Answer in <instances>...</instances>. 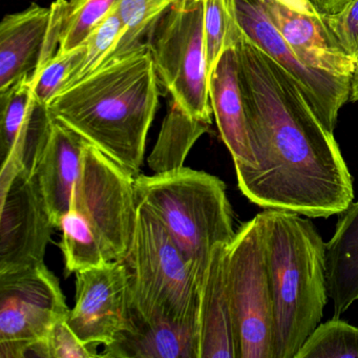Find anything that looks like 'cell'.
Here are the masks:
<instances>
[{
	"mask_svg": "<svg viewBox=\"0 0 358 358\" xmlns=\"http://www.w3.org/2000/svg\"><path fill=\"white\" fill-rule=\"evenodd\" d=\"M205 41L207 64L210 74L224 49L234 24L227 0H204Z\"/></svg>",
	"mask_w": 358,
	"mask_h": 358,
	"instance_id": "f1b7e54d",
	"label": "cell"
},
{
	"mask_svg": "<svg viewBox=\"0 0 358 358\" xmlns=\"http://www.w3.org/2000/svg\"><path fill=\"white\" fill-rule=\"evenodd\" d=\"M58 229L62 232V250L68 273L110 263L101 243L78 211L70 208L62 217Z\"/></svg>",
	"mask_w": 358,
	"mask_h": 358,
	"instance_id": "7402d4cb",
	"label": "cell"
},
{
	"mask_svg": "<svg viewBox=\"0 0 358 358\" xmlns=\"http://www.w3.org/2000/svg\"><path fill=\"white\" fill-rule=\"evenodd\" d=\"M173 1L175 0H118L115 10L122 22L124 32L114 53L102 66L131 53L143 45V37L150 34L155 24Z\"/></svg>",
	"mask_w": 358,
	"mask_h": 358,
	"instance_id": "603a6c76",
	"label": "cell"
},
{
	"mask_svg": "<svg viewBox=\"0 0 358 358\" xmlns=\"http://www.w3.org/2000/svg\"><path fill=\"white\" fill-rule=\"evenodd\" d=\"M158 75L148 43L56 96L52 116L134 176L159 104Z\"/></svg>",
	"mask_w": 358,
	"mask_h": 358,
	"instance_id": "7a4b0ae2",
	"label": "cell"
},
{
	"mask_svg": "<svg viewBox=\"0 0 358 358\" xmlns=\"http://www.w3.org/2000/svg\"><path fill=\"white\" fill-rule=\"evenodd\" d=\"M66 3L55 0L50 8L32 3L5 16L0 24V93L36 74L57 54Z\"/></svg>",
	"mask_w": 358,
	"mask_h": 358,
	"instance_id": "4fadbf2b",
	"label": "cell"
},
{
	"mask_svg": "<svg viewBox=\"0 0 358 358\" xmlns=\"http://www.w3.org/2000/svg\"><path fill=\"white\" fill-rule=\"evenodd\" d=\"M226 247L227 245H220L213 251L201 287L199 358H238V343L224 269Z\"/></svg>",
	"mask_w": 358,
	"mask_h": 358,
	"instance_id": "ac0fdd59",
	"label": "cell"
},
{
	"mask_svg": "<svg viewBox=\"0 0 358 358\" xmlns=\"http://www.w3.org/2000/svg\"><path fill=\"white\" fill-rule=\"evenodd\" d=\"M83 54L85 45L68 53H57L41 70L31 76L35 99L49 106L62 93L66 79L83 60Z\"/></svg>",
	"mask_w": 358,
	"mask_h": 358,
	"instance_id": "83f0119b",
	"label": "cell"
},
{
	"mask_svg": "<svg viewBox=\"0 0 358 358\" xmlns=\"http://www.w3.org/2000/svg\"><path fill=\"white\" fill-rule=\"evenodd\" d=\"M123 32L124 28L114 8L83 43L85 54L83 60L66 79L62 92L97 71L114 53Z\"/></svg>",
	"mask_w": 358,
	"mask_h": 358,
	"instance_id": "484cf974",
	"label": "cell"
},
{
	"mask_svg": "<svg viewBox=\"0 0 358 358\" xmlns=\"http://www.w3.org/2000/svg\"><path fill=\"white\" fill-rule=\"evenodd\" d=\"M255 167L236 169L241 192L263 209L310 219L341 215L354 199L341 148L292 75L247 41H234Z\"/></svg>",
	"mask_w": 358,
	"mask_h": 358,
	"instance_id": "6da1fadb",
	"label": "cell"
},
{
	"mask_svg": "<svg viewBox=\"0 0 358 358\" xmlns=\"http://www.w3.org/2000/svg\"><path fill=\"white\" fill-rule=\"evenodd\" d=\"M124 262L131 313L145 320L198 324L203 282L160 220L140 203Z\"/></svg>",
	"mask_w": 358,
	"mask_h": 358,
	"instance_id": "5b68a950",
	"label": "cell"
},
{
	"mask_svg": "<svg viewBox=\"0 0 358 358\" xmlns=\"http://www.w3.org/2000/svg\"><path fill=\"white\" fill-rule=\"evenodd\" d=\"M295 358H358V327L341 317L320 324Z\"/></svg>",
	"mask_w": 358,
	"mask_h": 358,
	"instance_id": "cb8c5ba5",
	"label": "cell"
},
{
	"mask_svg": "<svg viewBox=\"0 0 358 358\" xmlns=\"http://www.w3.org/2000/svg\"><path fill=\"white\" fill-rule=\"evenodd\" d=\"M136 176L87 142L71 208L93 230L108 262L125 261L137 219Z\"/></svg>",
	"mask_w": 358,
	"mask_h": 358,
	"instance_id": "ba28073f",
	"label": "cell"
},
{
	"mask_svg": "<svg viewBox=\"0 0 358 358\" xmlns=\"http://www.w3.org/2000/svg\"><path fill=\"white\" fill-rule=\"evenodd\" d=\"M75 274V303L66 322L85 345L96 350L131 329L129 268L124 261H114Z\"/></svg>",
	"mask_w": 358,
	"mask_h": 358,
	"instance_id": "8fae6325",
	"label": "cell"
},
{
	"mask_svg": "<svg viewBox=\"0 0 358 358\" xmlns=\"http://www.w3.org/2000/svg\"><path fill=\"white\" fill-rule=\"evenodd\" d=\"M148 43L158 78L173 101L211 124L204 0H175L155 24Z\"/></svg>",
	"mask_w": 358,
	"mask_h": 358,
	"instance_id": "8992f818",
	"label": "cell"
},
{
	"mask_svg": "<svg viewBox=\"0 0 358 358\" xmlns=\"http://www.w3.org/2000/svg\"><path fill=\"white\" fill-rule=\"evenodd\" d=\"M268 17L301 64L351 83L355 62L345 54L311 0H261Z\"/></svg>",
	"mask_w": 358,
	"mask_h": 358,
	"instance_id": "5bb4252c",
	"label": "cell"
},
{
	"mask_svg": "<svg viewBox=\"0 0 358 358\" xmlns=\"http://www.w3.org/2000/svg\"><path fill=\"white\" fill-rule=\"evenodd\" d=\"M118 0H66L57 53H68L85 43L108 17Z\"/></svg>",
	"mask_w": 358,
	"mask_h": 358,
	"instance_id": "d4e9b609",
	"label": "cell"
},
{
	"mask_svg": "<svg viewBox=\"0 0 358 358\" xmlns=\"http://www.w3.org/2000/svg\"><path fill=\"white\" fill-rule=\"evenodd\" d=\"M208 123L194 119L176 101H171L163 120L148 164L154 173H171L184 167L194 144L210 129Z\"/></svg>",
	"mask_w": 358,
	"mask_h": 358,
	"instance_id": "ffe728a7",
	"label": "cell"
},
{
	"mask_svg": "<svg viewBox=\"0 0 358 358\" xmlns=\"http://www.w3.org/2000/svg\"><path fill=\"white\" fill-rule=\"evenodd\" d=\"M324 18L337 43L358 66V0H350L337 13H324Z\"/></svg>",
	"mask_w": 358,
	"mask_h": 358,
	"instance_id": "4dcf8cb0",
	"label": "cell"
},
{
	"mask_svg": "<svg viewBox=\"0 0 358 358\" xmlns=\"http://www.w3.org/2000/svg\"><path fill=\"white\" fill-rule=\"evenodd\" d=\"M54 229L35 176H16L0 192V274L45 264Z\"/></svg>",
	"mask_w": 358,
	"mask_h": 358,
	"instance_id": "7c38bea8",
	"label": "cell"
},
{
	"mask_svg": "<svg viewBox=\"0 0 358 358\" xmlns=\"http://www.w3.org/2000/svg\"><path fill=\"white\" fill-rule=\"evenodd\" d=\"M87 140L54 118L51 134L35 171L55 228L70 210L73 188L80 171Z\"/></svg>",
	"mask_w": 358,
	"mask_h": 358,
	"instance_id": "2e32d148",
	"label": "cell"
},
{
	"mask_svg": "<svg viewBox=\"0 0 358 358\" xmlns=\"http://www.w3.org/2000/svg\"><path fill=\"white\" fill-rule=\"evenodd\" d=\"M327 245V280L333 317L358 301V201L341 213Z\"/></svg>",
	"mask_w": 358,
	"mask_h": 358,
	"instance_id": "d6986e66",
	"label": "cell"
},
{
	"mask_svg": "<svg viewBox=\"0 0 358 358\" xmlns=\"http://www.w3.org/2000/svg\"><path fill=\"white\" fill-rule=\"evenodd\" d=\"M227 3L243 36L292 75L322 124L334 133L339 110L349 101L351 83L320 74L301 64L268 17L261 0Z\"/></svg>",
	"mask_w": 358,
	"mask_h": 358,
	"instance_id": "30bf717a",
	"label": "cell"
},
{
	"mask_svg": "<svg viewBox=\"0 0 358 358\" xmlns=\"http://www.w3.org/2000/svg\"><path fill=\"white\" fill-rule=\"evenodd\" d=\"M129 322L131 329L104 345L99 357L199 358L198 324L145 320L131 312Z\"/></svg>",
	"mask_w": 358,
	"mask_h": 358,
	"instance_id": "e0dca14e",
	"label": "cell"
},
{
	"mask_svg": "<svg viewBox=\"0 0 358 358\" xmlns=\"http://www.w3.org/2000/svg\"><path fill=\"white\" fill-rule=\"evenodd\" d=\"M274 317V358H295L328 303L327 245L309 217L264 209Z\"/></svg>",
	"mask_w": 358,
	"mask_h": 358,
	"instance_id": "3957f363",
	"label": "cell"
},
{
	"mask_svg": "<svg viewBox=\"0 0 358 358\" xmlns=\"http://www.w3.org/2000/svg\"><path fill=\"white\" fill-rule=\"evenodd\" d=\"M350 101H358V66L351 79V91H350Z\"/></svg>",
	"mask_w": 358,
	"mask_h": 358,
	"instance_id": "d6a6232c",
	"label": "cell"
},
{
	"mask_svg": "<svg viewBox=\"0 0 358 358\" xmlns=\"http://www.w3.org/2000/svg\"><path fill=\"white\" fill-rule=\"evenodd\" d=\"M209 97L220 136L234 167H255L234 45L224 49L209 74Z\"/></svg>",
	"mask_w": 358,
	"mask_h": 358,
	"instance_id": "9a60e30c",
	"label": "cell"
},
{
	"mask_svg": "<svg viewBox=\"0 0 358 358\" xmlns=\"http://www.w3.org/2000/svg\"><path fill=\"white\" fill-rule=\"evenodd\" d=\"M138 204L160 220L203 282L213 251L236 231L226 185L217 176L182 167L135 180Z\"/></svg>",
	"mask_w": 358,
	"mask_h": 358,
	"instance_id": "277c9868",
	"label": "cell"
},
{
	"mask_svg": "<svg viewBox=\"0 0 358 358\" xmlns=\"http://www.w3.org/2000/svg\"><path fill=\"white\" fill-rule=\"evenodd\" d=\"M32 79L26 76L0 93L1 118H0V159L1 164L7 160L13 150L20 129L28 116L32 104Z\"/></svg>",
	"mask_w": 358,
	"mask_h": 358,
	"instance_id": "4316f807",
	"label": "cell"
},
{
	"mask_svg": "<svg viewBox=\"0 0 358 358\" xmlns=\"http://www.w3.org/2000/svg\"><path fill=\"white\" fill-rule=\"evenodd\" d=\"M70 308L57 276L45 266L0 274V358H24Z\"/></svg>",
	"mask_w": 358,
	"mask_h": 358,
	"instance_id": "9c48e42d",
	"label": "cell"
},
{
	"mask_svg": "<svg viewBox=\"0 0 358 358\" xmlns=\"http://www.w3.org/2000/svg\"><path fill=\"white\" fill-rule=\"evenodd\" d=\"M43 345L47 358L99 357L95 349L78 338L66 320H60L51 329Z\"/></svg>",
	"mask_w": 358,
	"mask_h": 358,
	"instance_id": "f546056e",
	"label": "cell"
},
{
	"mask_svg": "<svg viewBox=\"0 0 358 358\" xmlns=\"http://www.w3.org/2000/svg\"><path fill=\"white\" fill-rule=\"evenodd\" d=\"M318 11L324 14L337 13L345 8L350 0H311Z\"/></svg>",
	"mask_w": 358,
	"mask_h": 358,
	"instance_id": "1f68e13d",
	"label": "cell"
},
{
	"mask_svg": "<svg viewBox=\"0 0 358 358\" xmlns=\"http://www.w3.org/2000/svg\"><path fill=\"white\" fill-rule=\"evenodd\" d=\"M49 108L33 99L11 154L1 164L0 192H5L20 173L34 177L53 125Z\"/></svg>",
	"mask_w": 358,
	"mask_h": 358,
	"instance_id": "44dd1931",
	"label": "cell"
},
{
	"mask_svg": "<svg viewBox=\"0 0 358 358\" xmlns=\"http://www.w3.org/2000/svg\"><path fill=\"white\" fill-rule=\"evenodd\" d=\"M226 287L238 358H274V317L263 213L242 224L226 247Z\"/></svg>",
	"mask_w": 358,
	"mask_h": 358,
	"instance_id": "52a82bcc",
	"label": "cell"
}]
</instances>
